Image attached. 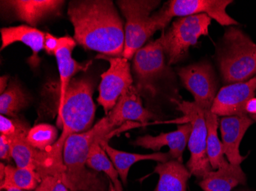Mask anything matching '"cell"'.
I'll return each mask as SVG.
<instances>
[{
	"instance_id": "obj_1",
	"label": "cell",
	"mask_w": 256,
	"mask_h": 191,
	"mask_svg": "<svg viewBox=\"0 0 256 191\" xmlns=\"http://www.w3.org/2000/svg\"><path fill=\"white\" fill-rule=\"evenodd\" d=\"M68 15L74 27L76 43L106 57H122L124 25L112 1H71Z\"/></svg>"
},
{
	"instance_id": "obj_2",
	"label": "cell",
	"mask_w": 256,
	"mask_h": 191,
	"mask_svg": "<svg viewBox=\"0 0 256 191\" xmlns=\"http://www.w3.org/2000/svg\"><path fill=\"white\" fill-rule=\"evenodd\" d=\"M114 131L109 126L106 116L89 130L68 138L63 149L64 172L62 181L68 189L72 191H110L97 172L88 169L87 160L94 142L106 138L110 139L114 136Z\"/></svg>"
},
{
	"instance_id": "obj_3",
	"label": "cell",
	"mask_w": 256,
	"mask_h": 191,
	"mask_svg": "<svg viewBox=\"0 0 256 191\" xmlns=\"http://www.w3.org/2000/svg\"><path fill=\"white\" fill-rule=\"evenodd\" d=\"M94 88V83L89 77L72 79L69 84L58 107V123L62 127V133L48 151L58 160L63 162V149L69 136L92 129L96 111Z\"/></svg>"
},
{
	"instance_id": "obj_4",
	"label": "cell",
	"mask_w": 256,
	"mask_h": 191,
	"mask_svg": "<svg viewBox=\"0 0 256 191\" xmlns=\"http://www.w3.org/2000/svg\"><path fill=\"white\" fill-rule=\"evenodd\" d=\"M217 62L226 84L256 77V44L235 26L228 27L217 51Z\"/></svg>"
},
{
	"instance_id": "obj_5",
	"label": "cell",
	"mask_w": 256,
	"mask_h": 191,
	"mask_svg": "<svg viewBox=\"0 0 256 191\" xmlns=\"http://www.w3.org/2000/svg\"><path fill=\"white\" fill-rule=\"evenodd\" d=\"M158 0H118V5L126 20L125 44L122 57L130 60L135 53L144 46L158 30H164L168 21L160 11L153 14L159 6Z\"/></svg>"
},
{
	"instance_id": "obj_6",
	"label": "cell",
	"mask_w": 256,
	"mask_h": 191,
	"mask_svg": "<svg viewBox=\"0 0 256 191\" xmlns=\"http://www.w3.org/2000/svg\"><path fill=\"white\" fill-rule=\"evenodd\" d=\"M211 19L205 14L181 17L172 22L166 32L162 31L160 38L168 65L182 61L199 38L208 34Z\"/></svg>"
},
{
	"instance_id": "obj_7",
	"label": "cell",
	"mask_w": 256,
	"mask_h": 191,
	"mask_svg": "<svg viewBox=\"0 0 256 191\" xmlns=\"http://www.w3.org/2000/svg\"><path fill=\"white\" fill-rule=\"evenodd\" d=\"M178 110L184 113L180 118L181 123H190L192 131L190 136L188 147L191 156L186 164L191 175L202 180V178L212 172L208 155H207V128L205 113L197 106L195 102H176Z\"/></svg>"
},
{
	"instance_id": "obj_8",
	"label": "cell",
	"mask_w": 256,
	"mask_h": 191,
	"mask_svg": "<svg viewBox=\"0 0 256 191\" xmlns=\"http://www.w3.org/2000/svg\"><path fill=\"white\" fill-rule=\"evenodd\" d=\"M178 75L184 87L192 93L194 102L204 111L211 110L218 93V79L208 62H200L181 67Z\"/></svg>"
},
{
	"instance_id": "obj_9",
	"label": "cell",
	"mask_w": 256,
	"mask_h": 191,
	"mask_svg": "<svg viewBox=\"0 0 256 191\" xmlns=\"http://www.w3.org/2000/svg\"><path fill=\"white\" fill-rule=\"evenodd\" d=\"M160 38L140 48L134 56L133 69L140 90H154V84L168 71Z\"/></svg>"
},
{
	"instance_id": "obj_10",
	"label": "cell",
	"mask_w": 256,
	"mask_h": 191,
	"mask_svg": "<svg viewBox=\"0 0 256 191\" xmlns=\"http://www.w3.org/2000/svg\"><path fill=\"white\" fill-rule=\"evenodd\" d=\"M99 57L110 63L108 70L102 74L98 98L99 104L108 115L114 107L122 93L133 85V78L130 72V64L128 59L103 55Z\"/></svg>"
},
{
	"instance_id": "obj_11",
	"label": "cell",
	"mask_w": 256,
	"mask_h": 191,
	"mask_svg": "<svg viewBox=\"0 0 256 191\" xmlns=\"http://www.w3.org/2000/svg\"><path fill=\"white\" fill-rule=\"evenodd\" d=\"M232 2L231 0H171L160 10L169 23L174 17L205 14L222 26H234L238 22L226 12Z\"/></svg>"
},
{
	"instance_id": "obj_12",
	"label": "cell",
	"mask_w": 256,
	"mask_h": 191,
	"mask_svg": "<svg viewBox=\"0 0 256 191\" xmlns=\"http://www.w3.org/2000/svg\"><path fill=\"white\" fill-rule=\"evenodd\" d=\"M10 139L12 158L18 168L33 171L40 175L42 180L47 176L62 178L64 163L58 160L52 152L34 149L26 142V138Z\"/></svg>"
},
{
	"instance_id": "obj_13",
	"label": "cell",
	"mask_w": 256,
	"mask_h": 191,
	"mask_svg": "<svg viewBox=\"0 0 256 191\" xmlns=\"http://www.w3.org/2000/svg\"><path fill=\"white\" fill-rule=\"evenodd\" d=\"M256 77L248 81L230 83L220 89L211 112L218 116H245L246 106L256 97Z\"/></svg>"
},
{
	"instance_id": "obj_14",
	"label": "cell",
	"mask_w": 256,
	"mask_h": 191,
	"mask_svg": "<svg viewBox=\"0 0 256 191\" xmlns=\"http://www.w3.org/2000/svg\"><path fill=\"white\" fill-rule=\"evenodd\" d=\"M106 118L109 126L114 131L128 123H138L145 126L149 120L158 116L144 107L139 91L132 85L122 93Z\"/></svg>"
},
{
	"instance_id": "obj_15",
	"label": "cell",
	"mask_w": 256,
	"mask_h": 191,
	"mask_svg": "<svg viewBox=\"0 0 256 191\" xmlns=\"http://www.w3.org/2000/svg\"><path fill=\"white\" fill-rule=\"evenodd\" d=\"M254 123L248 115L224 116L220 120L224 154L232 165H240L246 158L240 155V146L248 128Z\"/></svg>"
},
{
	"instance_id": "obj_16",
	"label": "cell",
	"mask_w": 256,
	"mask_h": 191,
	"mask_svg": "<svg viewBox=\"0 0 256 191\" xmlns=\"http://www.w3.org/2000/svg\"><path fill=\"white\" fill-rule=\"evenodd\" d=\"M191 131L192 125L190 123H184L178 126L176 130L170 133H161L156 136L150 135L139 136L132 144L156 152H159L164 146H168L171 159L182 163V153L188 145Z\"/></svg>"
},
{
	"instance_id": "obj_17",
	"label": "cell",
	"mask_w": 256,
	"mask_h": 191,
	"mask_svg": "<svg viewBox=\"0 0 256 191\" xmlns=\"http://www.w3.org/2000/svg\"><path fill=\"white\" fill-rule=\"evenodd\" d=\"M18 19L36 27L50 15L58 13L64 1L60 0H10L2 1Z\"/></svg>"
},
{
	"instance_id": "obj_18",
	"label": "cell",
	"mask_w": 256,
	"mask_h": 191,
	"mask_svg": "<svg viewBox=\"0 0 256 191\" xmlns=\"http://www.w3.org/2000/svg\"><path fill=\"white\" fill-rule=\"evenodd\" d=\"M1 36L2 51L14 43H23L28 46L32 51V55L30 58V62L34 66L37 64L38 53L42 50H44L46 33L34 27L22 25L1 28Z\"/></svg>"
},
{
	"instance_id": "obj_19",
	"label": "cell",
	"mask_w": 256,
	"mask_h": 191,
	"mask_svg": "<svg viewBox=\"0 0 256 191\" xmlns=\"http://www.w3.org/2000/svg\"><path fill=\"white\" fill-rule=\"evenodd\" d=\"M109 139L108 138L103 139L100 142V146L106 151L109 159L112 161L115 169L118 171L124 185L128 184V177L129 171L132 165L138 162L145 160H152L158 162V163H165L171 160L170 155L169 152L166 153L162 152H155L154 154L148 155H140V154L129 153V152H122L114 149L109 146Z\"/></svg>"
},
{
	"instance_id": "obj_20",
	"label": "cell",
	"mask_w": 256,
	"mask_h": 191,
	"mask_svg": "<svg viewBox=\"0 0 256 191\" xmlns=\"http://www.w3.org/2000/svg\"><path fill=\"white\" fill-rule=\"evenodd\" d=\"M76 46V40L70 37H64L62 44L54 53L60 74V103L64 100L69 84L72 80L73 76L80 71H84L88 67L90 62L82 64L77 62L72 57V51Z\"/></svg>"
},
{
	"instance_id": "obj_21",
	"label": "cell",
	"mask_w": 256,
	"mask_h": 191,
	"mask_svg": "<svg viewBox=\"0 0 256 191\" xmlns=\"http://www.w3.org/2000/svg\"><path fill=\"white\" fill-rule=\"evenodd\" d=\"M246 182V176L240 165L230 163L227 166L207 174L199 185L204 191H231Z\"/></svg>"
},
{
	"instance_id": "obj_22",
	"label": "cell",
	"mask_w": 256,
	"mask_h": 191,
	"mask_svg": "<svg viewBox=\"0 0 256 191\" xmlns=\"http://www.w3.org/2000/svg\"><path fill=\"white\" fill-rule=\"evenodd\" d=\"M154 173L160 177L155 191H186L188 180L192 175L182 162L172 159L158 163Z\"/></svg>"
},
{
	"instance_id": "obj_23",
	"label": "cell",
	"mask_w": 256,
	"mask_h": 191,
	"mask_svg": "<svg viewBox=\"0 0 256 191\" xmlns=\"http://www.w3.org/2000/svg\"><path fill=\"white\" fill-rule=\"evenodd\" d=\"M207 128V155L212 170L227 166L230 162L224 158V146L218 136V127L220 124L218 116L211 110L204 111Z\"/></svg>"
},
{
	"instance_id": "obj_24",
	"label": "cell",
	"mask_w": 256,
	"mask_h": 191,
	"mask_svg": "<svg viewBox=\"0 0 256 191\" xmlns=\"http://www.w3.org/2000/svg\"><path fill=\"white\" fill-rule=\"evenodd\" d=\"M42 178L33 171L22 168H15L12 165H6L5 177L0 182L1 189L8 191L11 190L32 191L38 188Z\"/></svg>"
},
{
	"instance_id": "obj_25",
	"label": "cell",
	"mask_w": 256,
	"mask_h": 191,
	"mask_svg": "<svg viewBox=\"0 0 256 191\" xmlns=\"http://www.w3.org/2000/svg\"><path fill=\"white\" fill-rule=\"evenodd\" d=\"M102 141H97L92 146L88 158V168L96 172L106 174L113 184V191H123L122 182L119 180L118 172L110 159H109L106 151L100 146Z\"/></svg>"
},
{
	"instance_id": "obj_26",
	"label": "cell",
	"mask_w": 256,
	"mask_h": 191,
	"mask_svg": "<svg viewBox=\"0 0 256 191\" xmlns=\"http://www.w3.org/2000/svg\"><path fill=\"white\" fill-rule=\"evenodd\" d=\"M30 103L28 95L16 82H12L0 96L1 115L15 118Z\"/></svg>"
},
{
	"instance_id": "obj_27",
	"label": "cell",
	"mask_w": 256,
	"mask_h": 191,
	"mask_svg": "<svg viewBox=\"0 0 256 191\" xmlns=\"http://www.w3.org/2000/svg\"><path fill=\"white\" fill-rule=\"evenodd\" d=\"M58 130L50 124H40L30 129L26 142L38 150L48 152L58 140Z\"/></svg>"
},
{
	"instance_id": "obj_28",
	"label": "cell",
	"mask_w": 256,
	"mask_h": 191,
	"mask_svg": "<svg viewBox=\"0 0 256 191\" xmlns=\"http://www.w3.org/2000/svg\"><path fill=\"white\" fill-rule=\"evenodd\" d=\"M30 129L20 119H8L4 115L0 116V133L10 139L26 138Z\"/></svg>"
},
{
	"instance_id": "obj_29",
	"label": "cell",
	"mask_w": 256,
	"mask_h": 191,
	"mask_svg": "<svg viewBox=\"0 0 256 191\" xmlns=\"http://www.w3.org/2000/svg\"><path fill=\"white\" fill-rule=\"evenodd\" d=\"M62 179L60 176L46 177L34 191H72L64 185Z\"/></svg>"
},
{
	"instance_id": "obj_30",
	"label": "cell",
	"mask_w": 256,
	"mask_h": 191,
	"mask_svg": "<svg viewBox=\"0 0 256 191\" xmlns=\"http://www.w3.org/2000/svg\"><path fill=\"white\" fill-rule=\"evenodd\" d=\"M64 37L57 38L50 33H46L44 38V50L48 54H53L57 51L58 48L62 44Z\"/></svg>"
},
{
	"instance_id": "obj_31",
	"label": "cell",
	"mask_w": 256,
	"mask_h": 191,
	"mask_svg": "<svg viewBox=\"0 0 256 191\" xmlns=\"http://www.w3.org/2000/svg\"><path fill=\"white\" fill-rule=\"evenodd\" d=\"M0 159L10 162L12 158L11 141L4 135L0 136Z\"/></svg>"
},
{
	"instance_id": "obj_32",
	"label": "cell",
	"mask_w": 256,
	"mask_h": 191,
	"mask_svg": "<svg viewBox=\"0 0 256 191\" xmlns=\"http://www.w3.org/2000/svg\"><path fill=\"white\" fill-rule=\"evenodd\" d=\"M246 113L248 116L256 114V97H253L247 102L246 106Z\"/></svg>"
},
{
	"instance_id": "obj_33",
	"label": "cell",
	"mask_w": 256,
	"mask_h": 191,
	"mask_svg": "<svg viewBox=\"0 0 256 191\" xmlns=\"http://www.w3.org/2000/svg\"><path fill=\"white\" fill-rule=\"evenodd\" d=\"M8 77L7 76H2L1 78H0V87H1V93H4L6 90L7 87V83H8Z\"/></svg>"
},
{
	"instance_id": "obj_34",
	"label": "cell",
	"mask_w": 256,
	"mask_h": 191,
	"mask_svg": "<svg viewBox=\"0 0 256 191\" xmlns=\"http://www.w3.org/2000/svg\"><path fill=\"white\" fill-rule=\"evenodd\" d=\"M5 169H6V165H4L2 162H1V168H0V182H2L4 181V177H5Z\"/></svg>"
},
{
	"instance_id": "obj_35",
	"label": "cell",
	"mask_w": 256,
	"mask_h": 191,
	"mask_svg": "<svg viewBox=\"0 0 256 191\" xmlns=\"http://www.w3.org/2000/svg\"><path fill=\"white\" fill-rule=\"evenodd\" d=\"M250 117L252 119L253 121L256 122V114L254 115H250Z\"/></svg>"
},
{
	"instance_id": "obj_36",
	"label": "cell",
	"mask_w": 256,
	"mask_h": 191,
	"mask_svg": "<svg viewBox=\"0 0 256 191\" xmlns=\"http://www.w3.org/2000/svg\"><path fill=\"white\" fill-rule=\"evenodd\" d=\"M20 191V190H11V191Z\"/></svg>"
}]
</instances>
